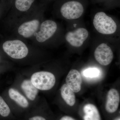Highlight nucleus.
Segmentation results:
<instances>
[{"instance_id":"6","label":"nucleus","mask_w":120,"mask_h":120,"mask_svg":"<svg viewBox=\"0 0 120 120\" xmlns=\"http://www.w3.org/2000/svg\"><path fill=\"white\" fill-rule=\"evenodd\" d=\"M84 11L82 3L75 0H70L62 4L60 12L62 17L67 19H76L82 15Z\"/></svg>"},{"instance_id":"3","label":"nucleus","mask_w":120,"mask_h":120,"mask_svg":"<svg viewBox=\"0 0 120 120\" xmlns=\"http://www.w3.org/2000/svg\"><path fill=\"white\" fill-rule=\"evenodd\" d=\"M93 24L97 31L103 34H114L118 30L116 21L103 12L96 13L93 20Z\"/></svg>"},{"instance_id":"8","label":"nucleus","mask_w":120,"mask_h":120,"mask_svg":"<svg viewBox=\"0 0 120 120\" xmlns=\"http://www.w3.org/2000/svg\"><path fill=\"white\" fill-rule=\"evenodd\" d=\"M88 31L85 28H79L66 33L65 38L66 41L73 47L82 46L88 38Z\"/></svg>"},{"instance_id":"19","label":"nucleus","mask_w":120,"mask_h":120,"mask_svg":"<svg viewBox=\"0 0 120 120\" xmlns=\"http://www.w3.org/2000/svg\"><path fill=\"white\" fill-rule=\"evenodd\" d=\"M59 120H76L72 117L69 116H62Z\"/></svg>"},{"instance_id":"14","label":"nucleus","mask_w":120,"mask_h":120,"mask_svg":"<svg viewBox=\"0 0 120 120\" xmlns=\"http://www.w3.org/2000/svg\"><path fill=\"white\" fill-rule=\"evenodd\" d=\"M9 96L11 99L15 101L17 105L23 109H26L29 106L27 99L17 90L11 88L8 90Z\"/></svg>"},{"instance_id":"9","label":"nucleus","mask_w":120,"mask_h":120,"mask_svg":"<svg viewBox=\"0 0 120 120\" xmlns=\"http://www.w3.org/2000/svg\"><path fill=\"white\" fill-rule=\"evenodd\" d=\"M120 101V95L117 90L112 88L107 93L105 109L107 112L113 113L118 109Z\"/></svg>"},{"instance_id":"2","label":"nucleus","mask_w":120,"mask_h":120,"mask_svg":"<svg viewBox=\"0 0 120 120\" xmlns=\"http://www.w3.org/2000/svg\"><path fill=\"white\" fill-rule=\"evenodd\" d=\"M22 39L18 38L8 40L2 45V49L11 58L21 60L27 57L30 51V45Z\"/></svg>"},{"instance_id":"16","label":"nucleus","mask_w":120,"mask_h":120,"mask_svg":"<svg viewBox=\"0 0 120 120\" xmlns=\"http://www.w3.org/2000/svg\"><path fill=\"white\" fill-rule=\"evenodd\" d=\"M82 73L85 78L90 79H98L101 75V70L96 68L86 69L83 71Z\"/></svg>"},{"instance_id":"1","label":"nucleus","mask_w":120,"mask_h":120,"mask_svg":"<svg viewBox=\"0 0 120 120\" xmlns=\"http://www.w3.org/2000/svg\"><path fill=\"white\" fill-rule=\"evenodd\" d=\"M43 13L29 12L16 21L15 30L18 38L31 39L45 20Z\"/></svg>"},{"instance_id":"11","label":"nucleus","mask_w":120,"mask_h":120,"mask_svg":"<svg viewBox=\"0 0 120 120\" xmlns=\"http://www.w3.org/2000/svg\"><path fill=\"white\" fill-rule=\"evenodd\" d=\"M82 111L83 120H101L99 111L94 105L86 104L83 106Z\"/></svg>"},{"instance_id":"20","label":"nucleus","mask_w":120,"mask_h":120,"mask_svg":"<svg viewBox=\"0 0 120 120\" xmlns=\"http://www.w3.org/2000/svg\"><path fill=\"white\" fill-rule=\"evenodd\" d=\"M120 120V119H117V120Z\"/></svg>"},{"instance_id":"5","label":"nucleus","mask_w":120,"mask_h":120,"mask_svg":"<svg viewBox=\"0 0 120 120\" xmlns=\"http://www.w3.org/2000/svg\"><path fill=\"white\" fill-rule=\"evenodd\" d=\"M32 84L38 90H47L52 89L56 83V78L51 72L41 71L34 73L31 77Z\"/></svg>"},{"instance_id":"18","label":"nucleus","mask_w":120,"mask_h":120,"mask_svg":"<svg viewBox=\"0 0 120 120\" xmlns=\"http://www.w3.org/2000/svg\"><path fill=\"white\" fill-rule=\"evenodd\" d=\"M27 120H48L45 116L42 114H34L28 117Z\"/></svg>"},{"instance_id":"13","label":"nucleus","mask_w":120,"mask_h":120,"mask_svg":"<svg viewBox=\"0 0 120 120\" xmlns=\"http://www.w3.org/2000/svg\"><path fill=\"white\" fill-rule=\"evenodd\" d=\"M21 86L27 98L32 101L35 99L38 93V90L32 84L30 80H24Z\"/></svg>"},{"instance_id":"17","label":"nucleus","mask_w":120,"mask_h":120,"mask_svg":"<svg viewBox=\"0 0 120 120\" xmlns=\"http://www.w3.org/2000/svg\"><path fill=\"white\" fill-rule=\"evenodd\" d=\"M11 113V110L8 106L0 96V115L2 117H7Z\"/></svg>"},{"instance_id":"15","label":"nucleus","mask_w":120,"mask_h":120,"mask_svg":"<svg viewBox=\"0 0 120 120\" xmlns=\"http://www.w3.org/2000/svg\"><path fill=\"white\" fill-rule=\"evenodd\" d=\"M75 92L66 84L62 85L60 89L61 97L67 105L70 106L74 105L76 98Z\"/></svg>"},{"instance_id":"7","label":"nucleus","mask_w":120,"mask_h":120,"mask_svg":"<svg viewBox=\"0 0 120 120\" xmlns=\"http://www.w3.org/2000/svg\"><path fill=\"white\" fill-rule=\"evenodd\" d=\"M94 56L96 60L103 66L110 64L114 57L112 48L105 43H101L97 47L95 50Z\"/></svg>"},{"instance_id":"12","label":"nucleus","mask_w":120,"mask_h":120,"mask_svg":"<svg viewBox=\"0 0 120 120\" xmlns=\"http://www.w3.org/2000/svg\"><path fill=\"white\" fill-rule=\"evenodd\" d=\"M35 1V0H15V7L18 12L16 21L28 13Z\"/></svg>"},{"instance_id":"10","label":"nucleus","mask_w":120,"mask_h":120,"mask_svg":"<svg viewBox=\"0 0 120 120\" xmlns=\"http://www.w3.org/2000/svg\"><path fill=\"white\" fill-rule=\"evenodd\" d=\"M66 84L74 92L80 91L82 87V79L79 72L76 69H72L66 78Z\"/></svg>"},{"instance_id":"4","label":"nucleus","mask_w":120,"mask_h":120,"mask_svg":"<svg viewBox=\"0 0 120 120\" xmlns=\"http://www.w3.org/2000/svg\"><path fill=\"white\" fill-rule=\"evenodd\" d=\"M57 29V24L55 21L45 19L32 41L35 45L45 46L56 34Z\"/></svg>"}]
</instances>
